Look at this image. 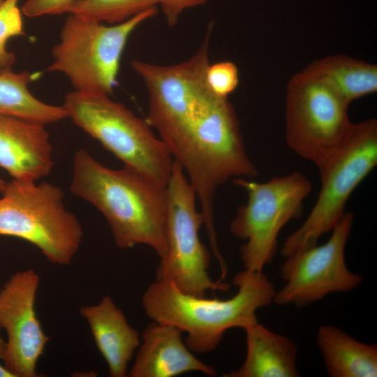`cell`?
<instances>
[{"label":"cell","instance_id":"15","mask_svg":"<svg viewBox=\"0 0 377 377\" xmlns=\"http://www.w3.org/2000/svg\"><path fill=\"white\" fill-rule=\"evenodd\" d=\"M178 327L153 321L143 330L130 377H174L190 371L214 376L212 366L198 360L182 339Z\"/></svg>","mask_w":377,"mask_h":377},{"label":"cell","instance_id":"23","mask_svg":"<svg viewBox=\"0 0 377 377\" xmlns=\"http://www.w3.org/2000/svg\"><path fill=\"white\" fill-rule=\"evenodd\" d=\"M206 82L215 95L228 98L238 87L239 71L235 63L223 61L209 64L206 71Z\"/></svg>","mask_w":377,"mask_h":377},{"label":"cell","instance_id":"20","mask_svg":"<svg viewBox=\"0 0 377 377\" xmlns=\"http://www.w3.org/2000/svg\"><path fill=\"white\" fill-rule=\"evenodd\" d=\"M37 75L28 71H0V114L22 118L43 125L59 121L66 117L63 105L47 104L36 98L28 85Z\"/></svg>","mask_w":377,"mask_h":377},{"label":"cell","instance_id":"26","mask_svg":"<svg viewBox=\"0 0 377 377\" xmlns=\"http://www.w3.org/2000/svg\"><path fill=\"white\" fill-rule=\"evenodd\" d=\"M0 377H14V376L4 366L0 364Z\"/></svg>","mask_w":377,"mask_h":377},{"label":"cell","instance_id":"17","mask_svg":"<svg viewBox=\"0 0 377 377\" xmlns=\"http://www.w3.org/2000/svg\"><path fill=\"white\" fill-rule=\"evenodd\" d=\"M246 355L226 377H297V347L287 337L256 322L244 329Z\"/></svg>","mask_w":377,"mask_h":377},{"label":"cell","instance_id":"16","mask_svg":"<svg viewBox=\"0 0 377 377\" xmlns=\"http://www.w3.org/2000/svg\"><path fill=\"white\" fill-rule=\"evenodd\" d=\"M96 345L105 359L111 377H126L129 362L138 348L141 337L128 323L112 297L104 296L97 304L80 308Z\"/></svg>","mask_w":377,"mask_h":377},{"label":"cell","instance_id":"24","mask_svg":"<svg viewBox=\"0 0 377 377\" xmlns=\"http://www.w3.org/2000/svg\"><path fill=\"white\" fill-rule=\"evenodd\" d=\"M77 0H27L22 7L24 15L36 17L45 15L66 13L68 8Z\"/></svg>","mask_w":377,"mask_h":377},{"label":"cell","instance_id":"14","mask_svg":"<svg viewBox=\"0 0 377 377\" xmlns=\"http://www.w3.org/2000/svg\"><path fill=\"white\" fill-rule=\"evenodd\" d=\"M44 125L0 114V168L15 179L36 182L54 166Z\"/></svg>","mask_w":377,"mask_h":377},{"label":"cell","instance_id":"6","mask_svg":"<svg viewBox=\"0 0 377 377\" xmlns=\"http://www.w3.org/2000/svg\"><path fill=\"white\" fill-rule=\"evenodd\" d=\"M377 165V121L352 123L336 150L318 167L320 189L306 219L290 234L281 249L286 258L317 244L341 219L357 186Z\"/></svg>","mask_w":377,"mask_h":377},{"label":"cell","instance_id":"5","mask_svg":"<svg viewBox=\"0 0 377 377\" xmlns=\"http://www.w3.org/2000/svg\"><path fill=\"white\" fill-rule=\"evenodd\" d=\"M0 198V235L36 246L51 263L69 265L84 232L77 216L64 203V193L48 182L13 179Z\"/></svg>","mask_w":377,"mask_h":377},{"label":"cell","instance_id":"13","mask_svg":"<svg viewBox=\"0 0 377 377\" xmlns=\"http://www.w3.org/2000/svg\"><path fill=\"white\" fill-rule=\"evenodd\" d=\"M40 282L32 269L13 274L0 290V328L7 334L2 360L14 377H37L36 366L50 340L35 310Z\"/></svg>","mask_w":377,"mask_h":377},{"label":"cell","instance_id":"12","mask_svg":"<svg viewBox=\"0 0 377 377\" xmlns=\"http://www.w3.org/2000/svg\"><path fill=\"white\" fill-rule=\"evenodd\" d=\"M353 221V214L346 212L325 243L303 248L286 257L280 269L286 284L276 292L274 302L305 307L330 293L348 292L361 283L362 276L351 272L345 261Z\"/></svg>","mask_w":377,"mask_h":377},{"label":"cell","instance_id":"11","mask_svg":"<svg viewBox=\"0 0 377 377\" xmlns=\"http://www.w3.org/2000/svg\"><path fill=\"white\" fill-rule=\"evenodd\" d=\"M349 103L304 68L289 80L285 135L289 148L318 168L339 146L352 122Z\"/></svg>","mask_w":377,"mask_h":377},{"label":"cell","instance_id":"27","mask_svg":"<svg viewBox=\"0 0 377 377\" xmlns=\"http://www.w3.org/2000/svg\"><path fill=\"white\" fill-rule=\"evenodd\" d=\"M5 349V341L3 340L0 335V360H2Z\"/></svg>","mask_w":377,"mask_h":377},{"label":"cell","instance_id":"7","mask_svg":"<svg viewBox=\"0 0 377 377\" xmlns=\"http://www.w3.org/2000/svg\"><path fill=\"white\" fill-rule=\"evenodd\" d=\"M157 12L154 7L110 25L70 14L60 31L59 42L52 49L54 60L47 71L65 74L75 91L112 94L129 36Z\"/></svg>","mask_w":377,"mask_h":377},{"label":"cell","instance_id":"1","mask_svg":"<svg viewBox=\"0 0 377 377\" xmlns=\"http://www.w3.org/2000/svg\"><path fill=\"white\" fill-rule=\"evenodd\" d=\"M70 188L101 212L119 248L143 244L160 258L165 255L166 186L126 166L107 168L80 149L73 156Z\"/></svg>","mask_w":377,"mask_h":377},{"label":"cell","instance_id":"9","mask_svg":"<svg viewBox=\"0 0 377 377\" xmlns=\"http://www.w3.org/2000/svg\"><path fill=\"white\" fill-rule=\"evenodd\" d=\"M207 31L200 48L186 61L166 66L136 59L131 61L147 89L148 113L145 120L155 129L172 156L209 91L205 75L210 64L209 44L212 24Z\"/></svg>","mask_w":377,"mask_h":377},{"label":"cell","instance_id":"29","mask_svg":"<svg viewBox=\"0 0 377 377\" xmlns=\"http://www.w3.org/2000/svg\"><path fill=\"white\" fill-rule=\"evenodd\" d=\"M4 0H0V7L1 6Z\"/></svg>","mask_w":377,"mask_h":377},{"label":"cell","instance_id":"22","mask_svg":"<svg viewBox=\"0 0 377 377\" xmlns=\"http://www.w3.org/2000/svg\"><path fill=\"white\" fill-rule=\"evenodd\" d=\"M19 0H4L0 7V71L11 69L16 60L15 54L6 48L8 40L26 35L22 15L17 7Z\"/></svg>","mask_w":377,"mask_h":377},{"label":"cell","instance_id":"10","mask_svg":"<svg viewBox=\"0 0 377 377\" xmlns=\"http://www.w3.org/2000/svg\"><path fill=\"white\" fill-rule=\"evenodd\" d=\"M166 190L168 248L156 270V279L170 281L183 293L195 296L204 297L209 290L228 292L230 284L209 276L210 253L199 236L203 216L183 168L175 161Z\"/></svg>","mask_w":377,"mask_h":377},{"label":"cell","instance_id":"25","mask_svg":"<svg viewBox=\"0 0 377 377\" xmlns=\"http://www.w3.org/2000/svg\"><path fill=\"white\" fill-rule=\"evenodd\" d=\"M209 0H157L168 26H175L186 9L201 6Z\"/></svg>","mask_w":377,"mask_h":377},{"label":"cell","instance_id":"8","mask_svg":"<svg viewBox=\"0 0 377 377\" xmlns=\"http://www.w3.org/2000/svg\"><path fill=\"white\" fill-rule=\"evenodd\" d=\"M232 182L246 191L248 200L237 209L229 230L234 237L245 241L240 248L244 269L263 272L274 257L281 230L301 216L312 186L299 171L274 176L265 182L242 177Z\"/></svg>","mask_w":377,"mask_h":377},{"label":"cell","instance_id":"28","mask_svg":"<svg viewBox=\"0 0 377 377\" xmlns=\"http://www.w3.org/2000/svg\"><path fill=\"white\" fill-rule=\"evenodd\" d=\"M6 183L3 179L0 178V193H2L6 187Z\"/></svg>","mask_w":377,"mask_h":377},{"label":"cell","instance_id":"3","mask_svg":"<svg viewBox=\"0 0 377 377\" xmlns=\"http://www.w3.org/2000/svg\"><path fill=\"white\" fill-rule=\"evenodd\" d=\"M232 284L237 293L221 300L186 294L170 281L156 279L145 291L142 304L153 321L186 332L184 342L193 353H209L227 330H244L258 322L256 311L272 302L276 292L263 272L244 269L235 274Z\"/></svg>","mask_w":377,"mask_h":377},{"label":"cell","instance_id":"4","mask_svg":"<svg viewBox=\"0 0 377 377\" xmlns=\"http://www.w3.org/2000/svg\"><path fill=\"white\" fill-rule=\"evenodd\" d=\"M108 94L73 91L64 98L67 116L130 168L167 186L173 157L152 128Z\"/></svg>","mask_w":377,"mask_h":377},{"label":"cell","instance_id":"21","mask_svg":"<svg viewBox=\"0 0 377 377\" xmlns=\"http://www.w3.org/2000/svg\"><path fill=\"white\" fill-rule=\"evenodd\" d=\"M157 5V0H77L66 13L91 21L114 24Z\"/></svg>","mask_w":377,"mask_h":377},{"label":"cell","instance_id":"2","mask_svg":"<svg viewBox=\"0 0 377 377\" xmlns=\"http://www.w3.org/2000/svg\"><path fill=\"white\" fill-rule=\"evenodd\" d=\"M183 168L200 202L212 251L220 269L227 267L221 253L214 219V195L228 179L258 174L249 158L235 110L228 98L210 90L172 154Z\"/></svg>","mask_w":377,"mask_h":377},{"label":"cell","instance_id":"19","mask_svg":"<svg viewBox=\"0 0 377 377\" xmlns=\"http://www.w3.org/2000/svg\"><path fill=\"white\" fill-rule=\"evenodd\" d=\"M306 69L320 77L350 104L377 91V66L344 54L318 59Z\"/></svg>","mask_w":377,"mask_h":377},{"label":"cell","instance_id":"18","mask_svg":"<svg viewBox=\"0 0 377 377\" xmlns=\"http://www.w3.org/2000/svg\"><path fill=\"white\" fill-rule=\"evenodd\" d=\"M316 342L330 376H377L376 345L360 342L331 325L319 327Z\"/></svg>","mask_w":377,"mask_h":377}]
</instances>
